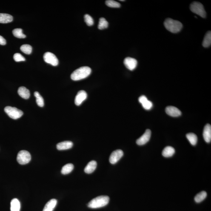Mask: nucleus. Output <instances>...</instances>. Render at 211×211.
<instances>
[{"mask_svg": "<svg viewBox=\"0 0 211 211\" xmlns=\"http://www.w3.org/2000/svg\"><path fill=\"white\" fill-rule=\"evenodd\" d=\"M91 69L89 67H82L76 69L71 75L74 81H79L87 78L91 73Z\"/></svg>", "mask_w": 211, "mask_h": 211, "instance_id": "nucleus-1", "label": "nucleus"}, {"mask_svg": "<svg viewBox=\"0 0 211 211\" xmlns=\"http://www.w3.org/2000/svg\"><path fill=\"white\" fill-rule=\"evenodd\" d=\"M109 201L110 198L108 196L101 195L92 200L88 204V206L91 209H98L107 205Z\"/></svg>", "mask_w": 211, "mask_h": 211, "instance_id": "nucleus-2", "label": "nucleus"}, {"mask_svg": "<svg viewBox=\"0 0 211 211\" xmlns=\"http://www.w3.org/2000/svg\"><path fill=\"white\" fill-rule=\"evenodd\" d=\"M164 25L168 31L174 33L180 32L183 27V25L181 22L170 18H167L165 20Z\"/></svg>", "mask_w": 211, "mask_h": 211, "instance_id": "nucleus-3", "label": "nucleus"}, {"mask_svg": "<svg viewBox=\"0 0 211 211\" xmlns=\"http://www.w3.org/2000/svg\"><path fill=\"white\" fill-rule=\"evenodd\" d=\"M190 10L193 13L196 14L202 18H205L206 12L202 4L198 2H194L190 5Z\"/></svg>", "mask_w": 211, "mask_h": 211, "instance_id": "nucleus-4", "label": "nucleus"}, {"mask_svg": "<svg viewBox=\"0 0 211 211\" xmlns=\"http://www.w3.org/2000/svg\"><path fill=\"white\" fill-rule=\"evenodd\" d=\"M4 110L10 117L13 119H18L21 118L23 115L22 111L15 107L7 106L4 108Z\"/></svg>", "mask_w": 211, "mask_h": 211, "instance_id": "nucleus-5", "label": "nucleus"}, {"mask_svg": "<svg viewBox=\"0 0 211 211\" xmlns=\"http://www.w3.org/2000/svg\"><path fill=\"white\" fill-rule=\"evenodd\" d=\"M31 160V155L27 151L22 150L18 152L17 156V161L21 165L28 164Z\"/></svg>", "mask_w": 211, "mask_h": 211, "instance_id": "nucleus-6", "label": "nucleus"}, {"mask_svg": "<svg viewBox=\"0 0 211 211\" xmlns=\"http://www.w3.org/2000/svg\"><path fill=\"white\" fill-rule=\"evenodd\" d=\"M44 59L46 63L53 66H57L59 63L56 56L54 54L50 52H46L44 54Z\"/></svg>", "mask_w": 211, "mask_h": 211, "instance_id": "nucleus-7", "label": "nucleus"}, {"mask_svg": "<svg viewBox=\"0 0 211 211\" xmlns=\"http://www.w3.org/2000/svg\"><path fill=\"white\" fill-rule=\"evenodd\" d=\"M124 153L123 151L121 149H118L114 151L110 155L109 161L111 164H114L119 161L122 157Z\"/></svg>", "mask_w": 211, "mask_h": 211, "instance_id": "nucleus-8", "label": "nucleus"}, {"mask_svg": "<svg viewBox=\"0 0 211 211\" xmlns=\"http://www.w3.org/2000/svg\"><path fill=\"white\" fill-rule=\"evenodd\" d=\"M124 64L126 67L130 70H133L137 65V61L135 58L127 57L124 59Z\"/></svg>", "mask_w": 211, "mask_h": 211, "instance_id": "nucleus-9", "label": "nucleus"}, {"mask_svg": "<svg viewBox=\"0 0 211 211\" xmlns=\"http://www.w3.org/2000/svg\"><path fill=\"white\" fill-rule=\"evenodd\" d=\"M151 136V131L150 129H147L146 131L144 134L137 140V144L139 146L144 145L149 141Z\"/></svg>", "mask_w": 211, "mask_h": 211, "instance_id": "nucleus-10", "label": "nucleus"}, {"mask_svg": "<svg viewBox=\"0 0 211 211\" xmlns=\"http://www.w3.org/2000/svg\"><path fill=\"white\" fill-rule=\"evenodd\" d=\"M87 94L85 91H79L75 96V103L77 106H79L86 99Z\"/></svg>", "mask_w": 211, "mask_h": 211, "instance_id": "nucleus-11", "label": "nucleus"}, {"mask_svg": "<svg viewBox=\"0 0 211 211\" xmlns=\"http://www.w3.org/2000/svg\"><path fill=\"white\" fill-rule=\"evenodd\" d=\"M165 111L168 115L173 117H178L181 114L180 110L177 108L172 106H169L166 108Z\"/></svg>", "mask_w": 211, "mask_h": 211, "instance_id": "nucleus-12", "label": "nucleus"}, {"mask_svg": "<svg viewBox=\"0 0 211 211\" xmlns=\"http://www.w3.org/2000/svg\"><path fill=\"white\" fill-rule=\"evenodd\" d=\"M138 101L142 104L143 108L146 110H150L153 104L151 102L149 101L145 95H142L138 98Z\"/></svg>", "mask_w": 211, "mask_h": 211, "instance_id": "nucleus-13", "label": "nucleus"}, {"mask_svg": "<svg viewBox=\"0 0 211 211\" xmlns=\"http://www.w3.org/2000/svg\"><path fill=\"white\" fill-rule=\"evenodd\" d=\"M203 138L206 142H210L211 141V126L207 124L204 127L203 133Z\"/></svg>", "mask_w": 211, "mask_h": 211, "instance_id": "nucleus-14", "label": "nucleus"}, {"mask_svg": "<svg viewBox=\"0 0 211 211\" xmlns=\"http://www.w3.org/2000/svg\"><path fill=\"white\" fill-rule=\"evenodd\" d=\"M73 146L71 141H65L60 142L57 144V149L58 150H64L71 148Z\"/></svg>", "mask_w": 211, "mask_h": 211, "instance_id": "nucleus-15", "label": "nucleus"}, {"mask_svg": "<svg viewBox=\"0 0 211 211\" xmlns=\"http://www.w3.org/2000/svg\"><path fill=\"white\" fill-rule=\"evenodd\" d=\"M18 93V95L24 99H27L30 98V91L25 87H21L19 88Z\"/></svg>", "mask_w": 211, "mask_h": 211, "instance_id": "nucleus-16", "label": "nucleus"}, {"mask_svg": "<svg viewBox=\"0 0 211 211\" xmlns=\"http://www.w3.org/2000/svg\"><path fill=\"white\" fill-rule=\"evenodd\" d=\"M97 163L96 161H92L87 165L84 169L85 173L90 174L94 171L97 167Z\"/></svg>", "mask_w": 211, "mask_h": 211, "instance_id": "nucleus-17", "label": "nucleus"}, {"mask_svg": "<svg viewBox=\"0 0 211 211\" xmlns=\"http://www.w3.org/2000/svg\"><path fill=\"white\" fill-rule=\"evenodd\" d=\"M57 203L56 199H52L46 204L43 211H53Z\"/></svg>", "mask_w": 211, "mask_h": 211, "instance_id": "nucleus-18", "label": "nucleus"}, {"mask_svg": "<svg viewBox=\"0 0 211 211\" xmlns=\"http://www.w3.org/2000/svg\"><path fill=\"white\" fill-rule=\"evenodd\" d=\"M13 20L12 15L8 14L0 13V23L6 24L12 22Z\"/></svg>", "mask_w": 211, "mask_h": 211, "instance_id": "nucleus-19", "label": "nucleus"}, {"mask_svg": "<svg viewBox=\"0 0 211 211\" xmlns=\"http://www.w3.org/2000/svg\"><path fill=\"white\" fill-rule=\"evenodd\" d=\"M21 203L16 198L13 199L11 202V211H20Z\"/></svg>", "mask_w": 211, "mask_h": 211, "instance_id": "nucleus-20", "label": "nucleus"}, {"mask_svg": "<svg viewBox=\"0 0 211 211\" xmlns=\"http://www.w3.org/2000/svg\"><path fill=\"white\" fill-rule=\"evenodd\" d=\"M175 149L171 146H167L163 150L162 155L165 157H170L172 156L175 153Z\"/></svg>", "mask_w": 211, "mask_h": 211, "instance_id": "nucleus-21", "label": "nucleus"}, {"mask_svg": "<svg viewBox=\"0 0 211 211\" xmlns=\"http://www.w3.org/2000/svg\"><path fill=\"white\" fill-rule=\"evenodd\" d=\"M211 44V32L209 31L205 35L203 42V46L204 47H209Z\"/></svg>", "mask_w": 211, "mask_h": 211, "instance_id": "nucleus-22", "label": "nucleus"}, {"mask_svg": "<svg viewBox=\"0 0 211 211\" xmlns=\"http://www.w3.org/2000/svg\"><path fill=\"white\" fill-rule=\"evenodd\" d=\"M74 168V165L72 164H66L62 167L61 170V173L64 175L69 174L72 171Z\"/></svg>", "mask_w": 211, "mask_h": 211, "instance_id": "nucleus-23", "label": "nucleus"}, {"mask_svg": "<svg viewBox=\"0 0 211 211\" xmlns=\"http://www.w3.org/2000/svg\"><path fill=\"white\" fill-rule=\"evenodd\" d=\"M186 137L189 142L192 146H195L198 141L197 135L193 133H189L186 135Z\"/></svg>", "mask_w": 211, "mask_h": 211, "instance_id": "nucleus-24", "label": "nucleus"}, {"mask_svg": "<svg viewBox=\"0 0 211 211\" xmlns=\"http://www.w3.org/2000/svg\"><path fill=\"white\" fill-rule=\"evenodd\" d=\"M207 193L205 191H202L197 194L194 198L195 201L197 203L201 202L206 198Z\"/></svg>", "mask_w": 211, "mask_h": 211, "instance_id": "nucleus-25", "label": "nucleus"}, {"mask_svg": "<svg viewBox=\"0 0 211 211\" xmlns=\"http://www.w3.org/2000/svg\"><path fill=\"white\" fill-rule=\"evenodd\" d=\"M108 26V23L104 18H100L98 22V28L99 30H102L107 28Z\"/></svg>", "mask_w": 211, "mask_h": 211, "instance_id": "nucleus-26", "label": "nucleus"}, {"mask_svg": "<svg viewBox=\"0 0 211 211\" xmlns=\"http://www.w3.org/2000/svg\"><path fill=\"white\" fill-rule=\"evenodd\" d=\"M34 95L36 98V102L37 104L40 107H44V100L42 96H41L39 92H35L34 93Z\"/></svg>", "mask_w": 211, "mask_h": 211, "instance_id": "nucleus-27", "label": "nucleus"}, {"mask_svg": "<svg viewBox=\"0 0 211 211\" xmlns=\"http://www.w3.org/2000/svg\"><path fill=\"white\" fill-rule=\"evenodd\" d=\"M13 34L15 37L19 38H24L26 37V35L22 33V29L20 28L15 29L13 31Z\"/></svg>", "mask_w": 211, "mask_h": 211, "instance_id": "nucleus-28", "label": "nucleus"}, {"mask_svg": "<svg viewBox=\"0 0 211 211\" xmlns=\"http://www.w3.org/2000/svg\"><path fill=\"white\" fill-rule=\"evenodd\" d=\"M20 49L22 51L27 55L31 54L32 51L31 46L28 44L23 45L21 46Z\"/></svg>", "mask_w": 211, "mask_h": 211, "instance_id": "nucleus-29", "label": "nucleus"}, {"mask_svg": "<svg viewBox=\"0 0 211 211\" xmlns=\"http://www.w3.org/2000/svg\"><path fill=\"white\" fill-rule=\"evenodd\" d=\"M105 3L108 7L114 8H118L121 6L119 2L113 0H107L106 1Z\"/></svg>", "mask_w": 211, "mask_h": 211, "instance_id": "nucleus-30", "label": "nucleus"}, {"mask_svg": "<svg viewBox=\"0 0 211 211\" xmlns=\"http://www.w3.org/2000/svg\"><path fill=\"white\" fill-rule=\"evenodd\" d=\"M84 21L88 26H91L93 25L94 24V20L90 15L86 14L84 15Z\"/></svg>", "mask_w": 211, "mask_h": 211, "instance_id": "nucleus-31", "label": "nucleus"}, {"mask_svg": "<svg viewBox=\"0 0 211 211\" xmlns=\"http://www.w3.org/2000/svg\"><path fill=\"white\" fill-rule=\"evenodd\" d=\"M13 59L16 62H19L21 61H25V58L22 56L21 54L15 53L13 56Z\"/></svg>", "mask_w": 211, "mask_h": 211, "instance_id": "nucleus-32", "label": "nucleus"}, {"mask_svg": "<svg viewBox=\"0 0 211 211\" xmlns=\"http://www.w3.org/2000/svg\"><path fill=\"white\" fill-rule=\"evenodd\" d=\"M7 44V41L2 36L0 35V45L4 46Z\"/></svg>", "mask_w": 211, "mask_h": 211, "instance_id": "nucleus-33", "label": "nucleus"}, {"mask_svg": "<svg viewBox=\"0 0 211 211\" xmlns=\"http://www.w3.org/2000/svg\"><path fill=\"white\" fill-rule=\"evenodd\" d=\"M122 1V0H121V1Z\"/></svg>", "mask_w": 211, "mask_h": 211, "instance_id": "nucleus-34", "label": "nucleus"}]
</instances>
